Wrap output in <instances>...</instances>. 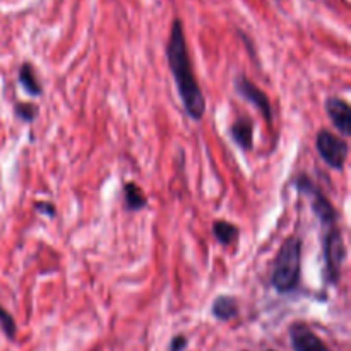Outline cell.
Wrapping results in <instances>:
<instances>
[{
    "instance_id": "5",
    "label": "cell",
    "mask_w": 351,
    "mask_h": 351,
    "mask_svg": "<svg viewBox=\"0 0 351 351\" xmlns=\"http://www.w3.org/2000/svg\"><path fill=\"white\" fill-rule=\"evenodd\" d=\"M235 89L237 95H239L240 98L247 99V101L252 103L256 108H259L264 120H266L267 127H273V108H271V101L269 98H267L266 93H264L263 89L257 88L256 84H252L245 75H239V77L235 79Z\"/></svg>"
},
{
    "instance_id": "3",
    "label": "cell",
    "mask_w": 351,
    "mask_h": 351,
    "mask_svg": "<svg viewBox=\"0 0 351 351\" xmlns=\"http://www.w3.org/2000/svg\"><path fill=\"white\" fill-rule=\"evenodd\" d=\"M324 259H326V278L329 283L339 280V271L346 259V245L339 228L329 226L324 235Z\"/></svg>"
},
{
    "instance_id": "13",
    "label": "cell",
    "mask_w": 351,
    "mask_h": 351,
    "mask_svg": "<svg viewBox=\"0 0 351 351\" xmlns=\"http://www.w3.org/2000/svg\"><path fill=\"white\" fill-rule=\"evenodd\" d=\"M0 329H2L3 335L9 339L16 338V321H14L12 315L2 305H0Z\"/></svg>"
},
{
    "instance_id": "11",
    "label": "cell",
    "mask_w": 351,
    "mask_h": 351,
    "mask_svg": "<svg viewBox=\"0 0 351 351\" xmlns=\"http://www.w3.org/2000/svg\"><path fill=\"white\" fill-rule=\"evenodd\" d=\"M213 235H215L216 240H218L219 243H223V245H232V243L239 239L240 230L239 226L233 225V223L219 219V221L213 223Z\"/></svg>"
},
{
    "instance_id": "2",
    "label": "cell",
    "mask_w": 351,
    "mask_h": 351,
    "mask_svg": "<svg viewBox=\"0 0 351 351\" xmlns=\"http://www.w3.org/2000/svg\"><path fill=\"white\" fill-rule=\"evenodd\" d=\"M302 240L290 237L283 242L273 263L271 283L280 293H291L300 285Z\"/></svg>"
},
{
    "instance_id": "4",
    "label": "cell",
    "mask_w": 351,
    "mask_h": 351,
    "mask_svg": "<svg viewBox=\"0 0 351 351\" xmlns=\"http://www.w3.org/2000/svg\"><path fill=\"white\" fill-rule=\"evenodd\" d=\"M315 147H317L319 156L324 160V163H328L335 170H343L350 153L348 143L345 139L324 129L317 134Z\"/></svg>"
},
{
    "instance_id": "9",
    "label": "cell",
    "mask_w": 351,
    "mask_h": 351,
    "mask_svg": "<svg viewBox=\"0 0 351 351\" xmlns=\"http://www.w3.org/2000/svg\"><path fill=\"white\" fill-rule=\"evenodd\" d=\"M230 134H232V139L242 149L250 151L254 147V125L250 120H237L232 125V129H230Z\"/></svg>"
},
{
    "instance_id": "8",
    "label": "cell",
    "mask_w": 351,
    "mask_h": 351,
    "mask_svg": "<svg viewBox=\"0 0 351 351\" xmlns=\"http://www.w3.org/2000/svg\"><path fill=\"white\" fill-rule=\"evenodd\" d=\"M239 311H240L239 302H237L233 297H228V295H221V297L216 298L215 304H213L211 307L213 317L223 322L235 319L237 315H239Z\"/></svg>"
},
{
    "instance_id": "17",
    "label": "cell",
    "mask_w": 351,
    "mask_h": 351,
    "mask_svg": "<svg viewBox=\"0 0 351 351\" xmlns=\"http://www.w3.org/2000/svg\"><path fill=\"white\" fill-rule=\"evenodd\" d=\"M267 351H274V350H267Z\"/></svg>"
},
{
    "instance_id": "7",
    "label": "cell",
    "mask_w": 351,
    "mask_h": 351,
    "mask_svg": "<svg viewBox=\"0 0 351 351\" xmlns=\"http://www.w3.org/2000/svg\"><path fill=\"white\" fill-rule=\"evenodd\" d=\"M326 112L341 136H351V108L345 99L338 96H329L326 99Z\"/></svg>"
},
{
    "instance_id": "16",
    "label": "cell",
    "mask_w": 351,
    "mask_h": 351,
    "mask_svg": "<svg viewBox=\"0 0 351 351\" xmlns=\"http://www.w3.org/2000/svg\"><path fill=\"white\" fill-rule=\"evenodd\" d=\"M187 346V338L185 336H175L170 343V351H184Z\"/></svg>"
},
{
    "instance_id": "14",
    "label": "cell",
    "mask_w": 351,
    "mask_h": 351,
    "mask_svg": "<svg viewBox=\"0 0 351 351\" xmlns=\"http://www.w3.org/2000/svg\"><path fill=\"white\" fill-rule=\"evenodd\" d=\"M36 113L38 108L34 105H31V103H19V105H16V115L19 119H23L24 122H33Z\"/></svg>"
},
{
    "instance_id": "1",
    "label": "cell",
    "mask_w": 351,
    "mask_h": 351,
    "mask_svg": "<svg viewBox=\"0 0 351 351\" xmlns=\"http://www.w3.org/2000/svg\"><path fill=\"white\" fill-rule=\"evenodd\" d=\"M167 58L175 84H177L178 96L184 103L185 113L192 120H201L206 113V98L202 95L201 86L195 81L194 71H192L184 24L180 19H175L171 23L167 45Z\"/></svg>"
},
{
    "instance_id": "15",
    "label": "cell",
    "mask_w": 351,
    "mask_h": 351,
    "mask_svg": "<svg viewBox=\"0 0 351 351\" xmlns=\"http://www.w3.org/2000/svg\"><path fill=\"white\" fill-rule=\"evenodd\" d=\"M34 209H36L40 215L48 216V218H53V216H55V206L51 204V202L38 201V202H34Z\"/></svg>"
},
{
    "instance_id": "12",
    "label": "cell",
    "mask_w": 351,
    "mask_h": 351,
    "mask_svg": "<svg viewBox=\"0 0 351 351\" xmlns=\"http://www.w3.org/2000/svg\"><path fill=\"white\" fill-rule=\"evenodd\" d=\"M19 84L29 96H41V84L34 74L31 64H23L19 69Z\"/></svg>"
},
{
    "instance_id": "6",
    "label": "cell",
    "mask_w": 351,
    "mask_h": 351,
    "mask_svg": "<svg viewBox=\"0 0 351 351\" xmlns=\"http://www.w3.org/2000/svg\"><path fill=\"white\" fill-rule=\"evenodd\" d=\"M290 341L295 351H331L308 326L300 322L290 328Z\"/></svg>"
},
{
    "instance_id": "10",
    "label": "cell",
    "mask_w": 351,
    "mask_h": 351,
    "mask_svg": "<svg viewBox=\"0 0 351 351\" xmlns=\"http://www.w3.org/2000/svg\"><path fill=\"white\" fill-rule=\"evenodd\" d=\"M123 197H125V209L127 211H141L147 206V197L143 194V191L139 189V185L129 182L123 187Z\"/></svg>"
}]
</instances>
